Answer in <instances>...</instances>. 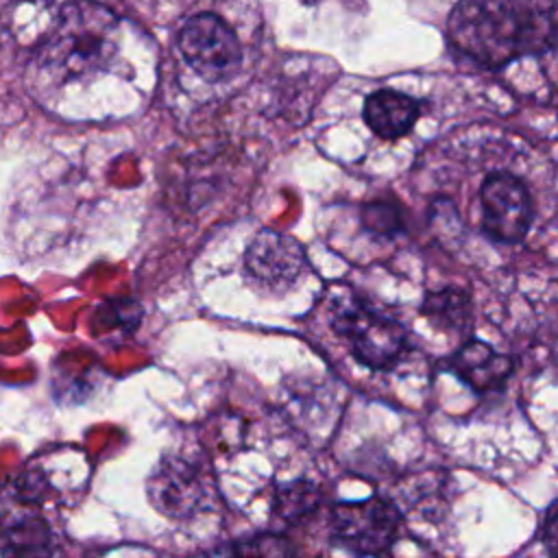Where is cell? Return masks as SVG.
<instances>
[{
    "mask_svg": "<svg viewBox=\"0 0 558 558\" xmlns=\"http://www.w3.org/2000/svg\"><path fill=\"white\" fill-rule=\"evenodd\" d=\"M447 39L473 63L499 70L558 44V0H458Z\"/></svg>",
    "mask_w": 558,
    "mask_h": 558,
    "instance_id": "obj_1",
    "label": "cell"
},
{
    "mask_svg": "<svg viewBox=\"0 0 558 558\" xmlns=\"http://www.w3.org/2000/svg\"><path fill=\"white\" fill-rule=\"evenodd\" d=\"M116 15L94 0L68 2L48 37L35 52V63L57 78L83 76L105 68L113 54Z\"/></svg>",
    "mask_w": 558,
    "mask_h": 558,
    "instance_id": "obj_2",
    "label": "cell"
},
{
    "mask_svg": "<svg viewBox=\"0 0 558 558\" xmlns=\"http://www.w3.org/2000/svg\"><path fill=\"white\" fill-rule=\"evenodd\" d=\"M329 323L347 338L353 357L375 371L395 366L408 349L405 327L362 303L351 290L329 301Z\"/></svg>",
    "mask_w": 558,
    "mask_h": 558,
    "instance_id": "obj_3",
    "label": "cell"
},
{
    "mask_svg": "<svg viewBox=\"0 0 558 558\" xmlns=\"http://www.w3.org/2000/svg\"><path fill=\"white\" fill-rule=\"evenodd\" d=\"M177 48L205 81H227L242 65V46L233 28L214 13L192 15L177 35Z\"/></svg>",
    "mask_w": 558,
    "mask_h": 558,
    "instance_id": "obj_4",
    "label": "cell"
},
{
    "mask_svg": "<svg viewBox=\"0 0 558 558\" xmlns=\"http://www.w3.org/2000/svg\"><path fill=\"white\" fill-rule=\"evenodd\" d=\"M399 510L379 497L342 501L331 510V538L353 554H384L399 532Z\"/></svg>",
    "mask_w": 558,
    "mask_h": 558,
    "instance_id": "obj_5",
    "label": "cell"
},
{
    "mask_svg": "<svg viewBox=\"0 0 558 558\" xmlns=\"http://www.w3.org/2000/svg\"><path fill=\"white\" fill-rule=\"evenodd\" d=\"M482 227L497 242L514 244L525 238L534 209L525 183L510 172H490L480 187Z\"/></svg>",
    "mask_w": 558,
    "mask_h": 558,
    "instance_id": "obj_6",
    "label": "cell"
},
{
    "mask_svg": "<svg viewBox=\"0 0 558 558\" xmlns=\"http://www.w3.org/2000/svg\"><path fill=\"white\" fill-rule=\"evenodd\" d=\"M305 266L303 246L292 235L272 229L259 231L244 253L246 275L266 288L292 286Z\"/></svg>",
    "mask_w": 558,
    "mask_h": 558,
    "instance_id": "obj_7",
    "label": "cell"
},
{
    "mask_svg": "<svg viewBox=\"0 0 558 558\" xmlns=\"http://www.w3.org/2000/svg\"><path fill=\"white\" fill-rule=\"evenodd\" d=\"M148 493L155 508L177 519L196 514L209 501V486L201 471L181 458L163 460L155 469Z\"/></svg>",
    "mask_w": 558,
    "mask_h": 558,
    "instance_id": "obj_8",
    "label": "cell"
},
{
    "mask_svg": "<svg viewBox=\"0 0 558 558\" xmlns=\"http://www.w3.org/2000/svg\"><path fill=\"white\" fill-rule=\"evenodd\" d=\"M451 371L469 384L475 392H488L501 386L510 373L514 371V362L497 353L490 344L482 340H469L464 342L449 360Z\"/></svg>",
    "mask_w": 558,
    "mask_h": 558,
    "instance_id": "obj_9",
    "label": "cell"
},
{
    "mask_svg": "<svg viewBox=\"0 0 558 558\" xmlns=\"http://www.w3.org/2000/svg\"><path fill=\"white\" fill-rule=\"evenodd\" d=\"M364 122L381 140L403 137L421 116V105L397 89H377L366 96L362 107Z\"/></svg>",
    "mask_w": 558,
    "mask_h": 558,
    "instance_id": "obj_10",
    "label": "cell"
},
{
    "mask_svg": "<svg viewBox=\"0 0 558 558\" xmlns=\"http://www.w3.org/2000/svg\"><path fill=\"white\" fill-rule=\"evenodd\" d=\"M421 314L440 331L462 333L471 325V301L458 288L429 292L421 305Z\"/></svg>",
    "mask_w": 558,
    "mask_h": 558,
    "instance_id": "obj_11",
    "label": "cell"
},
{
    "mask_svg": "<svg viewBox=\"0 0 558 558\" xmlns=\"http://www.w3.org/2000/svg\"><path fill=\"white\" fill-rule=\"evenodd\" d=\"M320 501L318 488L307 480H294L277 488L275 495V514L281 521L296 523L316 510Z\"/></svg>",
    "mask_w": 558,
    "mask_h": 558,
    "instance_id": "obj_12",
    "label": "cell"
},
{
    "mask_svg": "<svg viewBox=\"0 0 558 558\" xmlns=\"http://www.w3.org/2000/svg\"><path fill=\"white\" fill-rule=\"evenodd\" d=\"M362 225L366 231L390 238L401 231V216L399 209L386 201H373L362 207Z\"/></svg>",
    "mask_w": 558,
    "mask_h": 558,
    "instance_id": "obj_13",
    "label": "cell"
},
{
    "mask_svg": "<svg viewBox=\"0 0 558 558\" xmlns=\"http://www.w3.org/2000/svg\"><path fill=\"white\" fill-rule=\"evenodd\" d=\"M231 551L244 556H288L294 554V547L279 534H262L248 541H240Z\"/></svg>",
    "mask_w": 558,
    "mask_h": 558,
    "instance_id": "obj_14",
    "label": "cell"
},
{
    "mask_svg": "<svg viewBox=\"0 0 558 558\" xmlns=\"http://www.w3.org/2000/svg\"><path fill=\"white\" fill-rule=\"evenodd\" d=\"M9 543L15 545V554H37V551H44V547L48 543V530L41 521L20 523L15 527L13 541L11 538L4 541V545H9Z\"/></svg>",
    "mask_w": 558,
    "mask_h": 558,
    "instance_id": "obj_15",
    "label": "cell"
},
{
    "mask_svg": "<svg viewBox=\"0 0 558 558\" xmlns=\"http://www.w3.org/2000/svg\"><path fill=\"white\" fill-rule=\"evenodd\" d=\"M541 541L551 556H558V501H554L543 519Z\"/></svg>",
    "mask_w": 558,
    "mask_h": 558,
    "instance_id": "obj_16",
    "label": "cell"
}]
</instances>
